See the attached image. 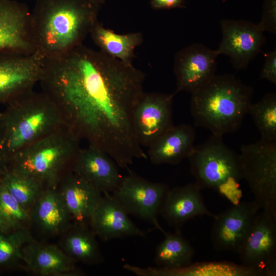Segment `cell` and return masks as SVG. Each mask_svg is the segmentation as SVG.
<instances>
[{
    "label": "cell",
    "mask_w": 276,
    "mask_h": 276,
    "mask_svg": "<svg viewBox=\"0 0 276 276\" xmlns=\"http://www.w3.org/2000/svg\"><path fill=\"white\" fill-rule=\"evenodd\" d=\"M150 4L154 9L183 8L185 0H151Z\"/></svg>",
    "instance_id": "obj_32"
},
{
    "label": "cell",
    "mask_w": 276,
    "mask_h": 276,
    "mask_svg": "<svg viewBox=\"0 0 276 276\" xmlns=\"http://www.w3.org/2000/svg\"><path fill=\"white\" fill-rule=\"evenodd\" d=\"M96 0H36L30 25L35 52L45 59L82 44L98 21Z\"/></svg>",
    "instance_id": "obj_2"
},
{
    "label": "cell",
    "mask_w": 276,
    "mask_h": 276,
    "mask_svg": "<svg viewBox=\"0 0 276 276\" xmlns=\"http://www.w3.org/2000/svg\"><path fill=\"white\" fill-rule=\"evenodd\" d=\"M222 137L212 134L204 143L195 146L188 158L195 183L201 189L213 190L236 204L243 196L240 157L224 143Z\"/></svg>",
    "instance_id": "obj_6"
},
{
    "label": "cell",
    "mask_w": 276,
    "mask_h": 276,
    "mask_svg": "<svg viewBox=\"0 0 276 276\" xmlns=\"http://www.w3.org/2000/svg\"><path fill=\"white\" fill-rule=\"evenodd\" d=\"M6 105L0 121L7 164L19 151L65 125L56 105L42 91L31 89Z\"/></svg>",
    "instance_id": "obj_4"
},
{
    "label": "cell",
    "mask_w": 276,
    "mask_h": 276,
    "mask_svg": "<svg viewBox=\"0 0 276 276\" xmlns=\"http://www.w3.org/2000/svg\"><path fill=\"white\" fill-rule=\"evenodd\" d=\"M265 61L260 74V78L276 84V50L265 54Z\"/></svg>",
    "instance_id": "obj_31"
},
{
    "label": "cell",
    "mask_w": 276,
    "mask_h": 276,
    "mask_svg": "<svg viewBox=\"0 0 276 276\" xmlns=\"http://www.w3.org/2000/svg\"><path fill=\"white\" fill-rule=\"evenodd\" d=\"M61 235L60 248L75 262L94 265L104 261L96 236L87 223L74 222Z\"/></svg>",
    "instance_id": "obj_23"
},
{
    "label": "cell",
    "mask_w": 276,
    "mask_h": 276,
    "mask_svg": "<svg viewBox=\"0 0 276 276\" xmlns=\"http://www.w3.org/2000/svg\"><path fill=\"white\" fill-rule=\"evenodd\" d=\"M263 31L276 33V0H265L261 19L257 24Z\"/></svg>",
    "instance_id": "obj_30"
},
{
    "label": "cell",
    "mask_w": 276,
    "mask_h": 276,
    "mask_svg": "<svg viewBox=\"0 0 276 276\" xmlns=\"http://www.w3.org/2000/svg\"><path fill=\"white\" fill-rule=\"evenodd\" d=\"M243 179L260 209L276 216V141L261 139L241 146Z\"/></svg>",
    "instance_id": "obj_7"
},
{
    "label": "cell",
    "mask_w": 276,
    "mask_h": 276,
    "mask_svg": "<svg viewBox=\"0 0 276 276\" xmlns=\"http://www.w3.org/2000/svg\"><path fill=\"white\" fill-rule=\"evenodd\" d=\"M129 214L112 194L104 193L88 224L103 241L128 237H143L145 232L129 217Z\"/></svg>",
    "instance_id": "obj_16"
},
{
    "label": "cell",
    "mask_w": 276,
    "mask_h": 276,
    "mask_svg": "<svg viewBox=\"0 0 276 276\" xmlns=\"http://www.w3.org/2000/svg\"><path fill=\"white\" fill-rule=\"evenodd\" d=\"M144 74L83 44L44 59L39 82L65 125L81 141L106 152L122 168L146 158L134 128Z\"/></svg>",
    "instance_id": "obj_1"
},
{
    "label": "cell",
    "mask_w": 276,
    "mask_h": 276,
    "mask_svg": "<svg viewBox=\"0 0 276 276\" xmlns=\"http://www.w3.org/2000/svg\"><path fill=\"white\" fill-rule=\"evenodd\" d=\"M97 1H98L99 3H100L101 4L102 2H104V0H96Z\"/></svg>",
    "instance_id": "obj_34"
},
{
    "label": "cell",
    "mask_w": 276,
    "mask_h": 276,
    "mask_svg": "<svg viewBox=\"0 0 276 276\" xmlns=\"http://www.w3.org/2000/svg\"><path fill=\"white\" fill-rule=\"evenodd\" d=\"M191 94L194 124L223 136L241 126L252 103L253 89L234 75L215 74Z\"/></svg>",
    "instance_id": "obj_3"
},
{
    "label": "cell",
    "mask_w": 276,
    "mask_h": 276,
    "mask_svg": "<svg viewBox=\"0 0 276 276\" xmlns=\"http://www.w3.org/2000/svg\"><path fill=\"white\" fill-rule=\"evenodd\" d=\"M7 165L2 151V135L0 121V174Z\"/></svg>",
    "instance_id": "obj_33"
},
{
    "label": "cell",
    "mask_w": 276,
    "mask_h": 276,
    "mask_svg": "<svg viewBox=\"0 0 276 276\" xmlns=\"http://www.w3.org/2000/svg\"><path fill=\"white\" fill-rule=\"evenodd\" d=\"M33 240L28 228L9 233L0 232V267H10L22 261V247Z\"/></svg>",
    "instance_id": "obj_29"
},
{
    "label": "cell",
    "mask_w": 276,
    "mask_h": 276,
    "mask_svg": "<svg viewBox=\"0 0 276 276\" xmlns=\"http://www.w3.org/2000/svg\"><path fill=\"white\" fill-rule=\"evenodd\" d=\"M260 210L252 201H240L216 215L210 236L214 248L238 254Z\"/></svg>",
    "instance_id": "obj_12"
},
{
    "label": "cell",
    "mask_w": 276,
    "mask_h": 276,
    "mask_svg": "<svg viewBox=\"0 0 276 276\" xmlns=\"http://www.w3.org/2000/svg\"><path fill=\"white\" fill-rule=\"evenodd\" d=\"M89 34L100 51L128 64H132L135 50L143 41L140 32L117 34L98 21Z\"/></svg>",
    "instance_id": "obj_24"
},
{
    "label": "cell",
    "mask_w": 276,
    "mask_h": 276,
    "mask_svg": "<svg viewBox=\"0 0 276 276\" xmlns=\"http://www.w3.org/2000/svg\"><path fill=\"white\" fill-rule=\"evenodd\" d=\"M201 190L195 182L169 188L166 192L159 214L175 232L181 233L185 224L196 216L215 217L205 206Z\"/></svg>",
    "instance_id": "obj_17"
},
{
    "label": "cell",
    "mask_w": 276,
    "mask_h": 276,
    "mask_svg": "<svg viewBox=\"0 0 276 276\" xmlns=\"http://www.w3.org/2000/svg\"><path fill=\"white\" fill-rule=\"evenodd\" d=\"M238 254L242 265L258 275H275L276 216L264 210L259 212Z\"/></svg>",
    "instance_id": "obj_8"
},
{
    "label": "cell",
    "mask_w": 276,
    "mask_h": 276,
    "mask_svg": "<svg viewBox=\"0 0 276 276\" xmlns=\"http://www.w3.org/2000/svg\"><path fill=\"white\" fill-rule=\"evenodd\" d=\"M222 39L217 50L230 57L233 67L246 68L261 52L265 37L257 24L246 20L223 19Z\"/></svg>",
    "instance_id": "obj_13"
},
{
    "label": "cell",
    "mask_w": 276,
    "mask_h": 276,
    "mask_svg": "<svg viewBox=\"0 0 276 276\" xmlns=\"http://www.w3.org/2000/svg\"><path fill=\"white\" fill-rule=\"evenodd\" d=\"M169 189L167 185L150 181L130 172L123 176L112 194L129 214L153 224L163 233L157 216L164 196Z\"/></svg>",
    "instance_id": "obj_9"
},
{
    "label": "cell",
    "mask_w": 276,
    "mask_h": 276,
    "mask_svg": "<svg viewBox=\"0 0 276 276\" xmlns=\"http://www.w3.org/2000/svg\"><path fill=\"white\" fill-rule=\"evenodd\" d=\"M44 58L36 52L0 53V103L7 104L39 82Z\"/></svg>",
    "instance_id": "obj_10"
},
{
    "label": "cell",
    "mask_w": 276,
    "mask_h": 276,
    "mask_svg": "<svg viewBox=\"0 0 276 276\" xmlns=\"http://www.w3.org/2000/svg\"><path fill=\"white\" fill-rule=\"evenodd\" d=\"M261 136V139L276 141V94H265L258 102L251 103L248 111Z\"/></svg>",
    "instance_id": "obj_28"
},
{
    "label": "cell",
    "mask_w": 276,
    "mask_h": 276,
    "mask_svg": "<svg viewBox=\"0 0 276 276\" xmlns=\"http://www.w3.org/2000/svg\"><path fill=\"white\" fill-rule=\"evenodd\" d=\"M30 212L24 208L0 181V232L9 233L27 228Z\"/></svg>",
    "instance_id": "obj_27"
},
{
    "label": "cell",
    "mask_w": 276,
    "mask_h": 276,
    "mask_svg": "<svg viewBox=\"0 0 276 276\" xmlns=\"http://www.w3.org/2000/svg\"><path fill=\"white\" fill-rule=\"evenodd\" d=\"M0 181L14 199L30 212L45 189L34 178L8 166L0 174Z\"/></svg>",
    "instance_id": "obj_26"
},
{
    "label": "cell",
    "mask_w": 276,
    "mask_h": 276,
    "mask_svg": "<svg viewBox=\"0 0 276 276\" xmlns=\"http://www.w3.org/2000/svg\"><path fill=\"white\" fill-rule=\"evenodd\" d=\"M176 93H144L133 113V125L137 139L149 148L174 125L173 101Z\"/></svg>",
    "instance_id": "obj_11"
},
{
    "label": "cell",
    "mask_w": 276,
    "mask_h": 276,
    "mask_svg": "<svg viewBox=\"0 0 276 276\" xmlns=\"http://www.w3.org/2000/svg\"><path fill=\"white\" fill-rule=\"evenodd\" d=\"M57 188L74 222H88L103 195L71 169L62 176Z\"/></svg>",
    "instance_id": "obj_19"
},
{
    "label": "cell",
    "mask_w": 276,
    "mask_h": 276,
    "mask_svg": "<svg viewBox=\"0 0 276 276\" xmlns=\"http://www.w3.org/2000/svg\"><path fill=\"white\" fill-rule=\"evenodd\" d=\"M81 140L66 125L16 153L7 166L38 180L45 188H57L81 148Z\"/></svg>",
    "instance_id": "obj_5"
},
{
    "label": "cell",
    "mask_w": 276,
    "mask_h": 276,
    "mask_svg": "<svg viewBox=\"0 0 276 276\" xmlns=\"http://www.w3.org/2000/svg\"><path fill=\"white\" fill-rule=\"evenodd\" d=\"M31 11L15 0H0V53L35 52L32 39Z\"/></svg>",
    "instance_id": "obj_15"
},
{
    "label": "cell",
    "mask_w": 276,
    "mask_h": 276,
    "mask_svg": "<svg viewBox=\"0 0 276 276\" xmlns=\"http://www.w3.org/2000/svg\"><path fill=\"white\" fill-rule=\"evenodd\" d=\"M164 239L155 249L154 262L157 267L170 269L187 267L192 264L195 251L180 233H163Z\"/></svg>",
    "instance_id": "obj_25"
},
{
    "label": "cell",
    "mask_w": 276,
    "mask_h": 276,
    "mask_svg": "<svg viewBox=\"0 0 276 276\" xmlns=\"http://www.w3.org/2000/svg\"><path fill=\"white\" fill-rule=\"evenodd\" d=\"M30 214V222L49 235H61L73 223L72 215L57 188H45Z\"/></svg>",
    "instance_id": "obj_21"
},
{
    "label": "cell",
    "mask_w": 276,
    "mask_h": 276,
    "mask_svg": "<svg viewBox=\"0 0 276 276\" xmlns=\"http://www.w3.org/2000/svg\"><path fill=\"white\" fill-rule=\"evenodd\" d=\"M22 261L33 273L41 276L78 274L75 262L56 245L34 240L22 248Z\"/></svg>",
    "instance_id": "obj_22"
},
{
    "label": "cell",
    "mask_w": 276,
    "mask_h": 276,
    "mask_svg": "<svg viewBox=\"0 0 276 276\" xmlns=\"http://www.w3.org/2000/svg\"><path fill=\"white\" fill-rule=\"evenodd\" d=\"M196 133L187 124L173 125L149 148L147 157L154 165H176L193 152Z\"/></svg>",
    "instance_id": "obj_20"
},
{
    "label": "cell",
    "mask_w": 276,
    "mask_h": 276,
    "mask_svg": "<svg viewBox=\"0 0 276 276\" xmlns=\"http://www.w3.org/2000/svg\"><path fill=\"white\" fill-rule=\"evenodd\" d=\"M217 50L201 43H194L178 51L175 55L174 73L177 89L193 93L208 82L215 75Z\"/></svg>",
    "instance_id": "obj_14"
},
{
    "label": "cell",
    "mask_w": 276,
    "mask_h": 276,
    "mask_svg": "<svg viewBox=\"0 0 276 276\" xmlns=\"http://www.w3.org/2000/svg\"><path fill=\"white\" fill-rule=\"evenodd\" d=\"M118 167L106 152L88 145L86 147L80 148L71 170L102 194L112 193L123 177Z\"/></svg>",
    "instance_id": "obj_18"
}]
</instances>
